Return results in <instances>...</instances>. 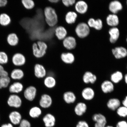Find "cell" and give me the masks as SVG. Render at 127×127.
Wrapping results in <instances>:
<instances>
[{
  "mask_svg": "<svg viewBox=\"0 0 127 127\" xmlns=\"http://www.w3.org/2000/svg\"><path fill=\"white\" fill-rule=\"evenodd\" d=\"M43 13L47 24L51 28L56 27L58 23V17L55 9L50 6H47L44 8Z\"/></svg>",
  "mask_w": 127,
  "mask_h": 127,
  "instance_id": "obj_1",
  "label": "cell"
},
{
  "mask_svg": "<svg viewBox=\"0 0 127 127\" xmlns=\"http://www.w3.org/2000/svg\"><path fill=\"white\" fill-rule=\"evenodd\" d=\"M47 48V45L45 42L41 40L36 41L32 45L33 55L36 58H42L46 53Z\"/></svg>",
  "mask_w": 127,
  "mask_h": 127,
  "instance_id": "obj_2",
  "label": "cell"
},
{
  "mask_svg": "<svg viewBox=\"0 0 127 127\" xmlns=\"http://www.w3.org/2000/svg\"><path fill=\"white\" fill-rule=\"evenodd\" d=\"M75 32L78 37L83 39L87 37L90 34V28L87 23L81 22L76 26Z\"/></svg>",
  "mask_w": 127,
  "mask_h": 127,
  "instance_id": "obj_3",
  "label": "cell"
},
{
  "mask_svg": "<svg viewBox=\"0 0 127 127\" xmlns=\"http://www.w3.org/2000/svg\"><path fill=\"white\" fill-rule=\"evenodd\" d=\"M92 120L95 122V127H105L107 123L105 116L101 113L94 114L92 116Z\"/></svg>",
  "mask_w": 127,
  "mask_h": 127,
  "instance_id": "obj_4",
  "label": "cell"
},
{
  "mask_svg": "<svg viewBox=\"0 0 127 127\" xmlns=\"http://www.w3.org/2000/svg\"><path fill=\"white\" fill-rule=\"evenodd\" d=\"M64 47L68 50H74L77 45V42L74 36H67L63 40Z\"/></svg>",
  "mask_w": 127,
  "mask_h": 127,
  "instance_id": "obj_5",
  "label": "cell"
},
{
  "mask_svg": "<svg viewBox=\"0 0 127 127\" xmlns=\"http://www.w3.org/2000/svg\"><path fill=\"white\" fill-rule=\"evenodd\" d=\"M75 12L80 15L85 14L88 10V6L87 3L83 0L76 1L74 5Z\"/></svg>",
  "mask_w": 127,
  "mask_h": 127,
  "instance_id": "obj_6",
  "label": "cell"
},
{
  "mask_svg": "<svg viewBox=\"0 0 127 127\" xmlns=\"http://www.w3.org/2000/svg\"><path fill=\"white\" fill-rule=\"evenodd\" d=\"M35 76L38 78H42L45 77L47 74L46 68L42 64L36 63L35 64L34 68Z\"/></svg>",
  "mask_w": 127,
  "mask_h": 127,
  "instance_id": "obj_7",
  "label": "cell"
},
{
  "mask_svg": "<svg viewBox=\"0 0 127 127\" xmlns=\"http://www.w3.org/2000/svg\"><path fill=\"white\" fill-rule=\"evenodd\" d=\"M112 52L116 59H120L125 58L127 56V50L123 47H118L112 49Z\"/></svg>",
  "mask_w": 127,
  "mask_h": 127,
  "instance_id": "obj_8",
  "label": "cell"
},
{
  "mask_svg": "<svg viewBox=\"0 0 127 127\" xmlns=\"http://www.w3.org/2000/svg\"><path fill=\"white\" fill-rule=\"evenodd\" d=\"M37 93L36 87L32 86L28 87L25 90L24 96L26 99L30 101H32L35 99Z\"/></svg>",
  "mask_w": 127,
  "mask_h": 127,
  "instance_id": "obj_9",
  "label": "cell"
},
{
  "mask_svg": "<svg viewBox=\"0 0 127 127\" xmlns=\"http://www.w3.org/2000/svg\"><path fill=\"white\" fill-rule=\"evenodd\" d=\"M60 58L62 61L66 64H72L75 61V57L73 54L67 50L66 52L62 53Z\"/></svg>",
  "mask_w": 127,
  "mask_h": 127,
  "instance_id": "obj_10",
  "label": "cell"
},
{
  "mask_svg": "<svg viewBox=\"0 0 127 127\" xmlns=\"http://www.w3.org/2000/svg\"><path fill=\"white\" fill-rule=\"evenodd\" d=\"M12 61L15 65L20 66L24 65L26 63V59L23 54L17 53L13 56Z\"/></svg>",
  "mask_w": 127,
  "mask_h": 127,
  "instance_id": "obj_11",
  "label": "cell"
},
{
  "mask_svg": "<svg viewBox=\"0 0 127 127\" xmlns=\"http://www.w3.org/2000/svg\"><path fill=\"white\" fill-rule=\"evenodd\" d=\"M52 99L50 95L44 94L42 95L39 101V105L40 107L44 109L50 107L52 104Z\"/></svg>",
  "mask_w": 127,
  "mask_h": 127,
  "instance_id": "obj_12",
  "label": "cell"
},
{
  "mask_svg": "<svg viewBox=\"0 0 127 127\" xmlns=\"http://www.w3.org/2000/svg\"><path fill=\"white\" fill-rule=\"evenodd\" d=\"M82 96L83 99L86 101H91L95 97V92L93 88L87 87L82 90Z\"/></svg>",
  "mask_w": 127,
  "mask_h": 127,
  "instance_id": "obj_13",
  "label": "cell"
},
{
  "mask_svg": "<svg viewBox=\"0 0 127 127\" xmlns=\"http://www.w3.org/2000/svg\"><path fill=\"white\" fill-rule=\"evenodd\" d=\"M7 103L10 107L18 108L21 106L22 101L18 95H13L9 96Z\"/></svg>",
  "mask_w": 127,
  "mask_h": 127,
  "instance_id": "obj_14",
  "label": "cell"
},
{
  "mask_svg": "<svg viewBox=\"0 0 127 127\" xmlns=\"http://www.w3.org/2000/svg\"><path fill=\"white\" fill-rule=\"evenodd\" d=\"M97 80V77L96 75L89 71H86L82 77V80L85 84H94Z\"/></svg>",
  "mask_w": 127,
  "mask_h": 127,
  "instance_id": "obj_15",
  "label": "cell"
},
{
  "mask_svg": "<svg viewBox=\"0 0 127 127\" xmlns=\"http://www.w3.org/2000/svg\"><path fill=\"white\" fill-rule=\"evenodd\" d=\"M101 91L104 94L112 93L115 90L114 84L110 80H105L103 81L101 85Z\"/></svg>",
  "mask_w": 127,
  "mask_h": 127,
  "instance_id": "obj_16",
  "label": "cell"
},
{
  "mask_svg": "<svg viewBox=\"0 0 127 127\" xmlns=\"http://www.w3.org/2000/svg\"><path fill=\"white\" fill-rule=\"evenodd\" d=\"M55 34L57 39L63 41L67 36V32L64 27L57 25L55 28Z\"/></svg>",
  "mask_w": 127,
  "mask_h": 127,
  "instance_id": "obj_17",
  "label": "cell"
},
{
  "mask_svg": "<svg viewBox=\"0 0 127 127\" xmlns=\"http://www.w3.org/2000/svg\"><path fill=\"white\" fill-rule=\"evenodd\" d=\"M123 7L121 3L118 0L111 1L109 6V10L113 14H116L122 10Z\"/></svg>",
  "mask_w": 127,
  "mask_h": 127,
  "instance_id": "obj_18",
  "label": "cell"
},
{
  "mask_svg": "<svg viewBox=\"0 0 127 127\" xmlns=\"http://www.w3.org/2000/svg\"><path fill=\"white\" fill-rule=\"evenodd\" d=\"M9 118L10 123L15 126L19 125L22 120L21 114L17 111L11 112L9 116Z\"/></svg>",
  "mask_w": 127,
  "mask_h": 127,
  "instance_id": "obj_19",
  "label": "cell"
},
{
  "mask_svg": "<svg viewBox=\"0 0 127 127\" xmlns=\"http://www.w3.org/2000/svg\"><path fill=\"white\" fill-rule=\"evenodd\" d=\"M110 36L109 40L111 43L114 44L117 42L120 36V32L119 29L116 27L111 28L109 31Z\"/></svg>",
  "mask_w": 127,
  "mask_h": 127,
  "instance_id": "obj_20",
  "label": "cell"
},
{
  "mask_svg": "<svg viewBox=\"0 0 127 127\" xmlns=\"http://www.w3.org/2000/svg\"><path fill=\"white\" fill-rule=\"evenodd\" d=\"M121 103L118 98H111L107 101V106L108 108L110 110L115 111L121 105Z\"/></svg>",
  "mask_w": 127,
  "mask_h": 127,
  "instance_id": "obj_21",
  "label": "cell"
},
{
  "mask_svg": "<svg viewBox=\"0 0 127 127\" xmlns=\"http://www.w3.org/2000/svg\"><path fill=\"white\" fill-rule=\"evenodd\" d=\"M106 21L108 25L112 28L116 27L119 23V17L116 14H109L106 18Z\"/></svg>",
  "mask_w": 127,
  "mask_h": 127,
  "instance_id": "obj_22",
  "label": "cell"
},
{
  "mask_svg": "<svg viewBox=\"0 0 127 127\" xmlns=\"http://www.w3.org/2000/svg\"><path fill=\"white\" fill-rule=\"evenodd\" d=\"M87 104L83 102H79L76 105L74 108L75 113L79 116H81L85 114L87 110Z\"/></svg>",
  "mask_w": 127,
  "mask_h": 127,
  "instance_id": "obj_23",
  "label": "cell"
},
{
  "mask_svg": "<svg viewBox=\"0 0 127 127\" xmlns=\"http://www.w3.org/2000/svg\"><path fill=\"white\" fill-rule=\"evenodd\" d=\"M43 121L46 127H53L55 125L56 119L52 114L48 113L43 117Z\"/></svg>",
  "mask_w": 127,
  "mask_h": 127,
  "instance_id": "obj_24",
  "label": "cell"
},
{
  "mask_svg": "<svg viewBox=\"0 0 127 127\" xmlns=\"http://www.w3.org/2000/svg\"><path fill=\"white\" fill-rule=\"evenodd\" d=\"M78 16V14L74 11H70L66 13L65 16V20L69 25H72L76 23Z\"/></svg>",
  "mask_w": 127,
  "mask_h": 127,
  "instance_id": "obj_25",
  "label": "cell"
},
{
  "mask_svg": "<svg viewBox=\"0 0 127 127\" xmlns=\"http://www.w3.org/2000/svg\"><path fill=\"white\" fill-rule=\"evenodd\" d=\"M63 98L65 102L68 104L74 103L77 99L75 94L71 91L65 92L63 95Z\"/></svg>",
  "mask_w": 127,
  "mask_h": 127,
  "instance_id": "obj_26",
  "label": "cell"
},
{
  "mask_svg": "<svg viewBox=\"0 0 127 127\" xmlns=\"http://www.w3.org/2000/svg\"><path fill=\"white\" fill-rule=\"evenodd\" d=\"M124 76L121 71H117L111 74L110 77V81L114 84H118L123 80Z\"/></svg>",
  "mask_w": 127,
  "mask_h": 127,
  "instance_id": "obj_27",
  "label": "cell"
},
{
  "mask_svg": "<svg viewBox=\"0 0 127 127\" xmlns=\"http://www.w3.org/2000/svg\"><path fill=\"white\" fill-rule=\"evenodd\" d=\"M7 43L9 45L11 46L15 47L18 44L19 39L16 34L15 33H12L7 35Z\"/></svg>",
  "mask_w": 127,
  "mask_h": 127,
  "instance_id": "obj_28",
  "label": "cell"
},
{
  "mask_svg": "<svg viewBox=\"0 0 127 127\" xmlns=\"http://www.w3.org/2000/svg\"><path fill=\"white\" fill-rule=\"evenodd\" d=\"M44 83L47 88L52 89L54 87L56 84V81L55 78L52 76H49L44 79Z\"/></svg>",
  "mask_w": 127,
  "mask_h": 127,
  "instance_id": "obj_29",
  "label": "cell"
},
{
  "mask_svg": "<svg viewBox=\"0 0 127 127\" xmlns=\"http://www.w3.org/2000/svg\"><path fill=\"white\" fill-rule=\"evenodd\" d=\"M23 86L19 82H16L11 85L9 88V91L12 93H19L23 90Z\"/></svg>",
  "mask_w": 127,
  "mask_h": 127,
  "instance_id": "obj_30",
  "label": "cell"
},
{
  "mask_svg": "<svg viewBox=\"0 0 127 127\" xmlns=\"http://www.w3.org/2000/svg\"><path fill=\"white\" fill-rule=\"evenodd\" d=\"M11 19L9 16L5 13L0 14V25L3 26H7L10 24Z\"/></svg>",
  "mask_w": 127,
  "mask_h": 127,
  "instance_id": "obj_31",
  "label": "cell"
},
{
  "mask_svg": "<svg viewBox=\"0 0 127 127\" xmlns=\"http://www.w3.org/2000/svg\"><path fill=\"white\" fill-rule=\"evenodd\" d=\"M42 114V111L39 107L35 106L31 108L29 111L30 117L33 118H38Z\"/></svg>",
  "mask_w": 127,
  "mask_h": 127,
  "instance_id": "obj_32",
  "label": "cell"
},
{
  "mask_svg": "<svg viewBox=\"0 0 127 127\" xmlns=\"http://www.w3.org/2000/svg\"><path fill=\"white\" fill-rule=\"evenodd\" d=\"M24 73L22 69H16L13 70L11 73V76L12 78L14 79L19 80L24 77Z\"/></svg>",
  "mask_w": 127,
  "mask_h": 127,
  "instance_id": "obj_33",
  "label": "cell"
},
{
  "mask_svg": "<svg viewBox=\"0 0 127 127\" xmlns=\"http://www.w3.org/2000/svg\"><path fill=\"white\" fill-rule=\"evenodd\" d=\"M21 2L24 7L28 10L34 8L35 5L34 0H22Z\"/></svg>",
  "mask_w": 127,
  "mask_h": 127,
  "instance_id": "obj_34",
  "label": "cell"
},
{
  "mask_svg": "<svg viewBox=\"0 0 127 127\" xmlns=\"http://www.w3.org/2000/svg\"><path fill=\"white\" fill-rule=\"evenodd\" d=\"M10 82V79L8 76L0 77V89L6 88Z\"/></svg>",
  "mask_w": 127,
  "mask_h": 127,
  "instance_id": "obj_35",
  "label": "cell"
},
{
  "mask_svg": "<svg viewBox=\"0 0 127 127\" xmlns=\"http://www.w3.org/2000/svg\"><path fill=\"white\" fill-rule=\"evenodd\" d=\"M117 115L122 118L127 117V108L123 106H121L116 110Z\"/></svg>",
  "mask_w": 127,
  "mask_h": 127,
  "instance_id": "obj_36",
  "label": "cell"
},
{
  "mask_svg": "<svg viewBox=\"0 0 127 127\" xmlns=\"http://www.w3.org/2000/svg\"><path fill=\"white\" fill-rule=\"evenodd\" d=\"M103 26V22L100 19H98L95 20L93 28L97 31H100L102 29Z\"/></svg>",
  "mask_w": 127,
  "mask_h": 127,
  "instance_id": "obj_37",
  "label": "cell"
},
{
  "mask_svg": "<svg viewBox=\"0 0 127 127\" xmlns=\"http://www.w3.org/2000/svg\"><path fill=\"white\" fill-rule=\"evenodd\" d=\"M8 60L7 54L3 51H0V64H7Z\"/></svg>",
  "mask_w": 127,
  "mask_h": 127,
  "instance_id": "obj_38",
  "label": "cell"
},
{
  "mask_svg": "<svg viewBox=\"0 0 127 127\" xmlns=\"http://www.w3.org/2000/svg\"><path fill=\"white\" fill-rule=\"evenodd\" d=\"M76 0H62V2L65 7H69L74 6L75 4Z\"/></svg>",
  "mask_w": 127,
  "mask_h": 127,
  "instance_id": "obj_39",
  "label": "cell"
},
{
  "mask_svg": "<svg viewBox=\"0 0 127 127\" xmlns=\"http://www.w3.org/2000/svg\"><path fill=\"white\" fill-rule=\"evenodd\" d=\"M31 124L30 122L25 119H22L18 127H31Z\"/></svg>",
  "mask_w": 127,
  "mask_h": 127,
  "instance_id": "obj_40",
  "label": "cell"
},
{
  "mask_svg": "<svg viewBox=\"0 0 127 127\" xmlns=\"http://www.w3.org/2000/svg\"><path fill=\"white\" fill-rule=\"evenodd\" d=\"M76 127H90L88 123L85 121L81 120L78 122Z\"/></svg>",
  "mask_w": 127,
  "mask_h": 127,
  "instance_id": "obj_41",
  "label": "cell"
},
{
  "mask_svg": "<svg viewBox=\"0 0 127 127\" xmlns=\"http://www.w3.org/2000/svg\"><path fill=\"white\" fill-rule=\"evenodd\" d=\"M116 127H127V121L124 120L120 121L117 123Z\"/></svg>",
  "mask_w": 127,
  "mask_h": 127,
  "instance_id": "obj_42",
  "label": "cell"
},
{
  "mask_svg": "<svg viewBox=\"0 0 127 127\" xmlns=\"http://www.w3.org/2000/svg\"><path fill=\"white\" fill-rule=\"evenodd\" d=\"M8 75V73L7 71L5 70L3 66L0 64V77L7 76Z\"/></svg>",
  "mask_w": 127,
  "mask_h": 127,
  "instance_id": "obj_43",
  "label": "cell"
},
{
  "mask_svg": "<svg viewBox=\"0 0 127 127\" xmlns=\"http://www.w3.org/2000/svg\"><path fill=\"white\" fill-rule=\"evenodd\" d=\"M8 1L7 0H0V7H3L7 5Z\"/></svg>",
  "mask_w": 127,
  "mask_h": 127,
  "instance_id": "obj_44",
  "label": "cell"
},
{
  "mask_svg": "<svg viewBox=\"0 0 127 127\" xmlns=\"http://www.w3.org/2000/svg\"><path fill=\"white\" fill-rule=\"evenodd\" d=\"M0 127H14V126L11 123L3 124Z\"/></svg>",
  "mask_w": 127,
  "mask_h": 127,
  "instance_id": "obj_45",
  "label": "cell"
},
{
  "mask_svg": "<svg viewBox=\"0 0 127 127\" xmlns=\"http://www.w3.org/2000/svg\"><path fill=\"white\" fill-rule=\"evenodd\" d=\"M123 106L127 108V95L125 97V99L122 101Z\"/></svg>",
  "mask_w": 127,
  "mask_h": 127,
  "instance_id": "obj_46",
  "label": "cell"
},
{
  "mask_svg": "<svg viewBox=\"0 0 127 127\" xmlns=\"http://www.w3.org/2000/svg\"><path fill=\"white\" fill-rule=\"evenodd\" d=\"M49 1L52 3L55 4L58 2L59 0H49Z\"/></svg>",
  "mask_w": 127,
  "mask_h": 127,
  "instance_id": "obj_47",
  "label": "cell"
},
{
  "mask_svg": "<svg viewBox=\"0 0 127 127\" xmlns=\"http://www.w3.org/2000/svg\"><path fill=\"white\" fill-rule=\"evenodd\" d=\"M124 79L125 82L127 85V73L125 74V75L124 76Z\"/></svg>",
  "mask_w": 127,
  "mask_h": 127,
  "instance_id": "obj_48",
  "label": "cell"
},
{
  "mask_svg": "<svg viewBox=\"0 0 127 127\" xmlns=\"http://www.w3.org/2000/svg\"><path fill=\"white\" fill-rule=\"evenodd\" d=\"M105 127H114L112 126H110V125H108V126H106Z\"/></svg>",
  "mask_w": 127,
  "mask_h": 127,
  "instance_id": "obj_49",
  "label": "cell"
},
{
  "mask_svg": "<svg viewBox=\"0 0 127 127\" xmlns=\"http://www.w3.org/2000/svg\"><path fill=\"white\" fill-rule=\"evenodd\" d=\"M126 41H127V39H126Z\"/></svg>",
  "mask_w": 127,
  "mask_h": 127,
  "instance_id": "obj_50",
  "label": "cell"
},
{
  "mask_svg": "<svg viewBox=\"0 0 127 127\" xmlns=\"http://www.w3.org/2000/svg\"></svg>",
  "mask_w": 127,
  "mask_h": 127,
  "instance_id": "obj_51",
  "label": "cell"
},
{
  "mask_svg": "<svg viewBox=\"0 0 127 127\" xmlns=\"http://www.w3.org/2000/svg\"></svg>",
  "mask_w": 127,
  "mask_h": 127,
  "instance_id": "obj_52",
  "label": "cell"
},
{
  "mask_svg": "<svg viewBox=\"0 0 127 127\" xmlns=\"http://www.w3.org/2000/svg\"></svg>",
  "mask_w": 127,
  "mask_h": 127,
  "instance_id": "obj_53",
  "label": "cell"
}]
</instances>
